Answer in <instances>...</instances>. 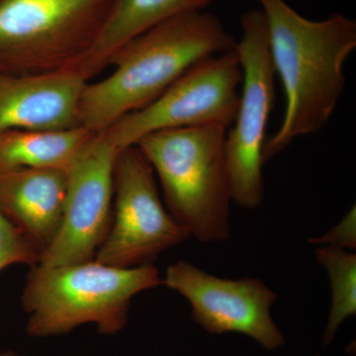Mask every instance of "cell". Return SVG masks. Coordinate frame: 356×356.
<instances>
[{
  "mask_svg": "<svg viewBox=\"0 0 356 356\" xmlns=\"http://www.w3.org/2000/svg\"><path fill=\"white\" fill-rule=\"evenodd\" d=\"M95 133L67 130H13L0 134V172L16 168L67 170Z\"/></svg>",
  "mask_w": 356,
  "mask_h": 356,
  "instance_id": "14",
  "label": "cell"
},
{
  "mask_svg": "<svg viewBox=\"0 0 356 356\" xmlns=\"http://www.w3.org/2000/svg\"><path fill=\"white\" fill-rule=\"evenodd\" d=\"M189 236L166 209L153 168L137 146L119 152L111 225L95 261L131 268L153 264Z\"/></svg>",
  "mask_w": 356,
  "mask_h": 356,
  "instance_id": "8",
  "label": "cell"
},
{
  "mask_svg": "<svg viewBox=\"0 0 356 356\" xmlns=\"http://www.w3.org/2000/svg\"><path fill=\"white\" fill-rule=\"evenodd\" d=\"M163 284L154 264L121 268L95 261L30 268L23 289L26 332L31 337L63 336L86 324L114 336L129 320L134 297Z\"/></svg>",
  "mask_w": 356,
  "mask_h": 356,
  "instance_id": "3",
  "label": "cell"
},
{
  "mask_svg": "<svg viewBox=\"0 0 356 356\" xmlns=\"http://www.w3.org/2000/svg\"><path fill=\"white\" fill-rule=\"evenodd\" d=\"M114 0H0V72L76 70Z\"/></svg>",
  "mask_w": 356,
  "mask_h": 356,
  "instance_id": "5",
  "label": "cell"
},
{
  "mask_svg": "<svg viewBox=\"0 0 356 356\" xmlns=\"http://www.w3.org/2000/svg\"><path fill=\"white\" fill-rule=\"evenodd\" d=\"M0 356H29V355H20V353H15V351H13V350H6V351H1V353H0Z\"/></svg>",
  "mask_w": 356,
  "mask_h": 356,
  "instance_id": "18",
  "label": "cell"
},
{
  "mask_svg": "<svg viewBox=\"0 0 356 356\" xmlns=\"http://www.w3.org/2000/svg\"><path fill=\"white\" fill-rule=\"evenodd\" d=\"M163 284L189 302L192 318L208 334H243L267 350L285 343L270 312L277 295L259 278L217 277L178 261L166 268Z\"/></svg>",
  "mask_w": 356,
  "mask_h": 356,
  "instance_id": "9",
  "label": "cell"
},
{
  "mask_svg": "<svg viewBox=\"0 0 356 356\" xmlns=\"http://www.w3.org/2000/svg\"><path fill=\"white\" fill-rule=\"evenodd\" d=\"M316 257L331 282L332 304L322 343L330 346L344 321L356 314V254L334 247H318Z\"/></svg>",
  "mask_w": 356,
  "mask_h": 356,
  "instance_id": "15",
  "label": "cell"
},
{
  "mask_svg": "<svg viewBox=\"0 0 356 356\" xmlns=\"http://www.w3.org/2000/svg\"><path fill=\"white\" fill-rule=\"evenodd\" d=\"M227 131L216 125L168 129L136 144L161 184L166 209L201 243L224 242L231 233Z\"/></svg>",
  "mask_w": 356,
  "mask_h": 356,
  "instance_id": "4",
  "label": "cell"
},
{
  "mask_svg": "<svg viewBox=\"0 0 356 356\" xmlns=\"http://www.w3.org/2000/svg\"><path fill=\"white\" fill-rule=\"evenodd\" d=\"M88 83L72 70L36 74L0 72V134L81 127L79 102Z\"/></svg>",
  "mask_w": 356,
  "mask_h": 356,
  "instance_id": "11",
  "label": "cell"
},
{
  "mask_svg": "<svg viewBox=\"0 0 356 356\" xmlns=\"http://www.w3.org/2000/svg\"><path fill=\"white\" fill-rule=\"evenodd\" d=\"M242 38L236 50L243 72L238 112L227 131V165L232 201L255 209L264 200V149L269 115L275 99V76L264 14L248 11L241 19Z\"/></svg>",
  "mask_w": 356,
  "mask_h": 356,
  "instance_id": "6",
  "label": "cell"
},
{
  "mask_svg": "<svg viewBox=\"0 0 356 356\" xmlns=\"http://www.w3.org/2000/svg\"><path fill=\"white\" fill-rule=\"evenodd\" d=\"M121 149L104 133L95 134L67 170L64 219L37 266L92 261L112 220L114 168Z\"/></svg>",
  "mask_w": 356,
  "mask_h": 356,
  "instance_id": "10",
  "label": "cell"
},
{
  "mask_svg": "<svg viewBox=\"0 0 356 356\" xmlns=\"http://www.w3.org/2000/svg\"><path fill=\"white\" fill-rule=\"evenodd\" d=\"M213 0H114L95 43L76 72L88 81L108 67L115 53L135 37L180 14L204 10Z\"/></svg>",
  "mask_w": 356,
  "mask_h": 356,
  "instance_id": "13",
  "label": "cell"
},
{
  "mask_svg": "<svg viewBox=\"0 0 356 356\" xmlns=\"http://www.w3.org/2000/svg\"><path fill=\"white\" fill-rule=\"evenodd\" d=\"M67 170L16 168L0 172V213L43 254L64 219Z\"/></svg>",
  "mask_w": 356,
  "mask_h": 356,
  "instance_id": "12",
  "label": "cell"
},
{
  "mask_svg": "<svg viewBox=\"0 0 356 356\" xmlns=\"http://www.w3.org/2000/svg\"><path fill=\"white\" fill-rule=\"evenodd\" d=\"M40 257L37 248L0 213V271L13 264L31 268L39 264Z\"/></svg>",
  "mask_w": 356,
  "mask_h": 356,
  "instance_id": "16",
  "label": "cell"
},
{
  "mask_svg": "<svg viewBox=\"0 0 356 356\" xmlns=\"http://www.w3.org/2000/svg\"><path fill=\"white\" fill-rule=\"evenodd\" d=\"M236 44L221 20L204 10L159 23L114 54L108 76L86 84L79 124L90 132L104 133L156 100L194 65L233 50Z\"/></svg>",
  "mask_w": 356,
  "mask_h": 356,
  "instance_id": "2",
  "label": "cell"
},
{
  "mask_svg": "<svg viewBox=\"0 0 356 356\" xmlns=\"http://www.w3.org/2000/svg\"><path fill=\"white\" fill-rule=\"evenodd\" d=\"M312 245L317 247H334L353 250L356 248V212L355 206L343 218L341 222L329 232L309 240Z\"/></svg>",
  "mask_w": 356,
  "mask_h": 356,
  "instance_id": "17",
  "label": "cell"
},
{
  "mask_svg": "<svg viewBox=\"0 0 356 356\" xmlns=\"http://www.w3.org/2000/svg\"><path fill=\"white\" fill-rule=\"evenodd\" d=\"M243 72L236 48L201 60L144 108L117 121L105 135L120 149L145 136L168 129L216 125L235 121Z\"/></svg>",
  "mask_w": 356,
  "mask_h": 356,
  "instance_id": "7",
  "label": "cell"
},
{
  "mask_svg": "<svg viewBox=\"0 0 356 356\" xmlns=\"http://www.w3.org/2000/svg\"><path fill=\"white\" fill-rule=\"evenodd\" d=\"M257 1L286 98L282 123L264 145L266 163L293 140L322 130L331 118L346 86L344 64L356 49V23L341 14L312 21L285 0Z\"/></svg>",
  "mask_w": 356,
  "mask_h": 356,
  "instance_id": "1",
  "label": "cell"
}]
</instances>
